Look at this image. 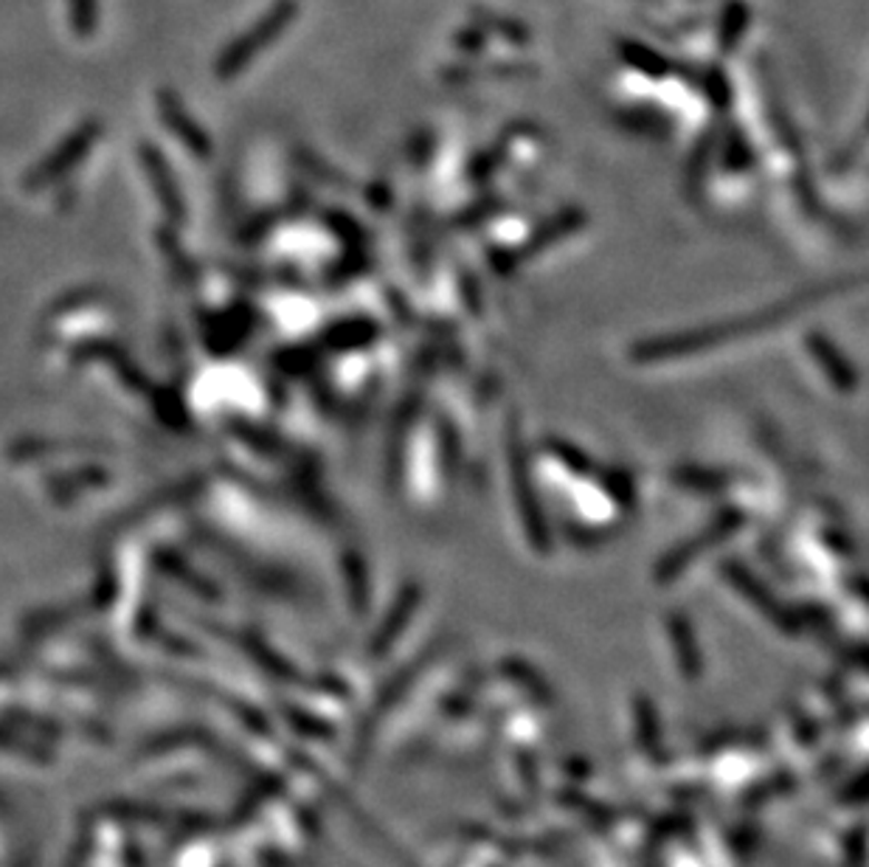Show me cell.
I'll list each match as a JSON object with an SVG mask.
<instances>
[{
    "label": "cell",
    "instance_id": "6da1fadb",
    "mask_svg": "<svg viewBox=\"0 0 869 867\" xmlns=\"http://www.w3.org/2000/svg\"><path fill=\"white\" fill-rule=\"evenodd\" d=\"M802 304L804 299H797V302L791 304H774V308L751 313L740 321H729V324H715V328H701L692 330V333H678L662 341H651V344H642L639 350H636V358H642V361H658V358H675L686 355V352L715 350V347L729 344V341L740 339V335H751L760 333V330L774 328V324L785 321L788 315L797 308H802Z\"/></svg>",
    "mask_w": 869,
    "mask_h": 867
},
{
    "label": "cell",
    "instance_id": "7a4b0ae2",
    "mask_svg": "<svg viewBox=\"0 0 869 867\" xmlns=\"http://www.w3.org/2000/svg\"><path fill=\"white\" fill-rule=\"evenodd\" d=\"M293 14H296V0H279L276 7L265 14V20H260L248 35L240 37V40L225 51V57L219 60V71L237 74L254 53H260L267 42L276 40V37L287 29Z\"/></svg>",
    "mask_w": 869,
    "mask_h": 867
},
{
    "label": "cell",
    "instance_id": "3957f363",
    "mask_svg": "<svg viewBox=\"0 0 869 867\" xmlns=\"http://www.w3.org/2000/svg\"><path fill=\"white\" fill-rule=\"evenodd\" d=\"M817 350H819V358H822L824 363H830V378H833V381L839 383L841 389H852V383H856V381H852L850 369H847L844 363L836 361L833 350H830L828 344H822V341H817Z\"/></svg>",
    "mask_w": 869,
    "mask_h": 867
},
{
    "label": "cell",
    "instance_id": "277c9868",
    "mask_svg": "<svg viewBox=\"0 0 869 867\" xmlns=\"http://www.w3.org/2000/svg\"><path fill=\"white\" fill-rule=\"evenodd\" d=\"M71 14L79 31H90L96 14V0H71Z\"/></svg>",
    "mask_w": 869,
    "mask_h": 867
}]
</instances>
